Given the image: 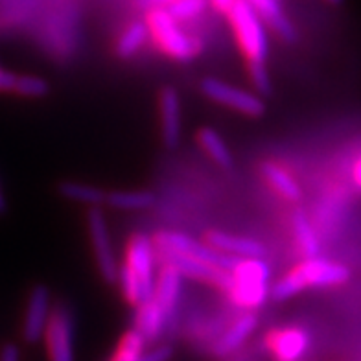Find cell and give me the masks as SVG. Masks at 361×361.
I'll return each instance as SVG.
<instances>
[{
	"mask_svg": "<svg viewBox=\"0 0 361 361\" xmlns=\"http://www.w3.org/2000/svg\"><path fill=\"white\" fill-rule=\"evenodd\" d=\"M4 207H6L4 195H2V192H0V210H4Z\"/></svg>",
	"mask_w": 361,
	"mask_h": 361,
	"instance_id": "cell-35",
	"label": "cell"
},
{
	"mask_svg": "<svg viewBox=\"0 0 361 361\" xmlns=\"http://www.w3.org/2000/svg\"><path fill=\"white\" fill-rule=\"evenodd\" d=\"M183 279L176 267L162 264V269L159 271L157 281H155V291H153V299L157 300L161 308L168 315L173 314L180 299V290H183Z\"/></svg>",
	"mask_w": 361,
	"mask_h": 361,
	"instance_id": "cell-15",
	"label": "cell"
},
{
	"mask_svg": "<svg viewBox=\"0 0 361 361\" xmlns=\"http://www.w3.org/2000/svg\"><path fill=\"white\" fill-rule=\"evenodd\" d=\"M13 92L24 98H44L50 92V85L44 78L26 74V76H17Z\"/></svg>",
	"mask_w": 361,
	"mask_h": 361,
	"instance_id": "cell-27",
	"label": "cell"
},
{
	"mask_svg": "<svg viewBox=\"0 0 361 361\" xmlns=\"http://www.w3.org/2000/svg\"><path fill=\"white\" fill-rule=\"evenodd\" d=\"M267 347L279 361H299L310 347V336L302 328H284L271 332Z\"/></svg>",
	"mask_w": 361,
	"mask_h": 361,
	"instance_id": "cell-13",
	"label": "cell"
},
{
	"mask_svg": "<svg viewBox=\"0 0 361 361\" xmlns=\"http://www.w3.org/2000/svg\"><path fill=\"white\" fill-rule=\"evenodd\" d=\"M87 231H89L90 247L94 255L96 267L105 282H116L118 275V260L114 255L113 240H111L109 225L100 207H90L87 212Z\"/></svg>",
	"mask_w": 361,
	"mask_h": 361,
	"instance_id": "cell-6",
	"label": "cell"
},
{
	"mask_svg": "<svg viewBox=\"0 0 361 361\" xmlns=\"http://www.w3.org/2000/svg\"><path fill=\"white\" fill-rule=\"evenodd\" d=\"M234 2H236V0H209V6L214 11H218V13L227 15L228 10L234 6Z\"/></svg>",
	"mask_w": 361,
	"mask_h": 361,
	"instance_id": "cell-32",
	"label": "cell"
},
{
	"mask_svg": "<svg viewBox=\"0 0 361 361\" xmlns=\"http://www.w3.org/2000/svg\"><path fill=\"white\" fill-rule=\"evenodd\" d=\"M291 227H293L295 242L299 245L300 252L305 258H315L321 255V243L315 234L314 225L310 224L308 216L302 210H297L291 218Z\"/></svg>",
	"mask_w": 361,
	"mask_h": 361,
	"instance_id": "cell-20",
	"label": "cell"
},
{
	"mask_svg": "<svg viewBox=\"0 0 361 361\" xmlns=\"http://www.w3.org/2000/svg\"><path fill=\"white\" fill-rule=\"evenodd\" d=\"M155 260L157 249L152 236L137 233L129 238L124 264H120L116 275V282L129 305L138 306L153 297L157 281Z\"/></svg>",
	"mask_w": 361,
	"mask_h": 361,
	"instance_id": "cell-1",
	"label": "cell"
},
{
	"mask_svg": "<svg viewBox=\"0 0 361 361\" xmlns=\"http://www.w3.org/2000/svg\"><path fill=\"white\" fill-rule=\"evenodd\" d=\"M204 243H209L210 247L216 251L236 258H249V257H264L266 247L260 242L252 238L236 236L224 231H209L204 234Z\"/></svg>",
	"mask_w": 361,
	"mask_h": 361,
	"instance_id": "cell-14",
	"label": "cell"
},
{
	"mask_svg": "<svg viewBox=\"0 0 361 361\" xmlns=\"http://www.w3.org/2000/svg\"><path fill=\"white\" fill-rule=\"evenodd\" d=\"M170 315L161 308L157 300L149 299L142 305L137 306V315H135V330L142 334L146 341H155L162 334L166 321Z\"/></svg>",
	"mask_w": 361,
	"mask_h": 361,
	"instance_id": "cell-18",
	"label": "cell"
},
{
	"mask_svg": "<svg viewBox=\"0 0 361 361\" xmlns=\"http://www.w3.org/2000/svg\"><path fill=\"white\" fill-rule=\"evenodd\" d=\"M153 242H155V247H164L170 249V251L183 252L186 257L197 258L201 262H207L210 266H216L219 269L228 271L234 266V262L238 260L236 257H228L224 252L216 251L209 245V243L200 242L195 238L188 236V234L183 233H173V231H162L153 236Z\"/></svg>",
	"mask_w": 361,
	"mask_h": 361,
	"instance_id": "cell-8",
	"label": "cell"
},
{
	"mask_svg": "<svg viewBox=\"0 0 361 361\" xmlns=\"http://www.w3.org/2000/svg\"><path fill=\"white\" fill-rule=\"evenodd\" d=\"M350 279V271L338 262L324 260L321 257L306 258L299 266L284 275L275 286H271L269 297L273 300H288L302 293L308 288H334Z\"/></svg>",
	"mask_w": 361,
	"mask_h": 361,
	"instance_id": "cell-2",
	"label": "cell"
},
{
	"mask_svg": "<svg viewBox=\"0 0 361 361\" xmlns=\"http://www.w3.org/2000/svg\"><path fill=\"white\" fill-rule=\"evenodd\" d=\"M146 339L138 330H129L118 345V350L114 354L113 361H138L140 354L144 352Z\"/></svg>",
	"mask_w": 361,
	"mask_h": 361,
	"instance_id": "cell-26",
	"label": "cell"
},
{
	"mask_svg": "<svg viewBox=\"0 0 361 361\" xmlns=\"http://www.w3.org/2000/svg\"><path fill=\"white\" fill-rule=\"evenodd\" d=\"M352 176H354V180H356V185L361 188V159L356 162V166H354V171H352Z\"/></svg>",
	"mask_w": 361,
	"mask_h": 361,
	"instance_id": "cell-33",
	"label": "cell"
},
{
	"mask_svg": "<svg viewBox=\"0 0 361 361\" xmlns=\"http://www.w3.org/2000/svg\"><path fill=\"white\" fill-rule=\"evenodd\" d=\"M52 295L44 286H37L32 290L28 297V305L24 312L23 323V338L24 341L34 345L43 339L44 328L48 324V319L52 314Z\"/></svg>",
	"mask_w": 361,
	"mask_h": 361,
	"instance_id": "cell-11",
	"label": "cell"
},
{
	"mask_svg": "<svg viewBox=\"0 0 361 361\" xmlns=\"http://www.w3.org/2000/svg\"><path fill=\"white\" fill-rule=\"evenodd\" d=\"M15 81H17V74L0 68V92H10V90L13 92Z\"/></svg>",
	"mask_w": 361,
	"mask_h": 361,
	"instance_id": "cell-30",
	"label": "cell"
},
{
	"mask_svg": "<svg viewBox=\"0 0 361 361\" xmlns=\"http://www.w3.org/2000/svg\"><path fill=\"white\" fill-rule=\"evenodd\" d=\"M197 144L201 146L207 155H209L212 161L218 164L219 168H231L233 166V155H231V149L225 144L224 137L219 133H216L214 129L203 128L197 133Z\"/></svg>",
	"mask_w": 361,
	"mask_h": 361,
	"instance_id": "cell-22",
	"label": "cell"
},
{
	"mask_svg": "<svg viewBox=\"0 0 361 361\" xmlns=\"http://www.w3.org/2000/svg\"><path fill=\"white\" fill-rule=\"evenodd\" d=\"M105 203L118 210H146L155 204V195L147 190H129V192H111L105 194Z\"/></svg>",
	"mask_w": 361,
	"mask_h": 361,
	"instance_id": "cell-24",
	"label": "cell"
},
{
	"mask_svg": "<svg viewBox=\"0 0 361 361\" xmlns=\"http://www.w3.org/2000/svg\"><path fill=\"white\" fill-rule=\"evenodd\" d=\"M59 194L68 201L87 204V207H100L105 203V192L98 186L78 183V180H65L59 185Z\"/></svg>",
	"mask_w": 361,
	"mask_h": 361,
	"instance_id": "cell-23",
	"label": "cell"
},
{
	"mask_svg": "<svg viewBox=\"0 0 361 361\" xmlns=\"http://www.w3.org/2000/svg\"><path fill=\"white\" fill-rule=\"evenodd\" d=\"M155 249H157V258H161L162 264L176 267L183 276H188V279H194V281L200 282H207V284L210 286H216V288L221 291L228 290V286H231V275H228V271L219 269V267L216 266H210V264L197 260V258L186 257L183 252L170 251V249L164 247Z\"/></svg>",
	"mask_w": 361,
	"mask_h": 361,
	"instance_id": "cell-10",
	"label": "cell"
},
{
	"mask_svg": "<svg viewBox=\"0 0 361 361\" xmlns=\"http://www.w3.org/2000/svg\"><path fill=\"white\" fill-rule=\"evenodd\" d=\"M171 357V348L170 347H157L152 350L142 352L138 361H168Z\"/></svg>",
	"mask_w": 361,
	"mask_h": 361,
	"instance_id": "cell-29",
	"label": "cell"
},
{
	"mask_svg": "<svg viewBox=\"0 0 361 361\" xmlns=\"http://www.w3.org/2000/svg\"><path fill=\"white\" fill-rule=\"evenodd\" d=\"M48 361H74V321L65 306L52 308L44 328Z\"/></svg>",
	"mask_w": 361,
	"mask_h": 361,
	"instance_id": "cell-9",
	"label": "cell"
},
{
	"mask_svg": "<svg viewBox=\"0 0 361 361\" xmlns=\"http://www.w3.org/2000/svg\"><path fill=\"white\" fill-rule=\"evenodd\" d=\"M149 41L146 20H133L128 28L120 34L118 41L114 44V52L120 59H129L137 56V52Z\"/></svg>",
	"mask_w": 361,
	"mask_h": 361,
	"instance_id": "cell-21",
	"label": "cell"
},
{
	"mask_svg": "<svg viewBox=\"0 0 361 361\" xmlns=\"http://www.w3.org/2000/svg\"><path fill=\"white\" fill-rule=\"evenodd\" d=\"M260 171L267 185H269L276 194L281 195V197H284L286 201L295 203V201L300 200L302 192H300L299 183H297L290 171L286 170V168H282L281 164H275V162L269 161L262 162Z\"/></svg>",
	"mask_w": 361,
	"mask_h": 361,
	"instance_id": "cell-19",
	"label": "cell"
},
{
	"mask_svg": "<svg viewBox=\"0 0 361 361\" xmlns=\"http://www.w3.org/2000/svg\"><path fill=\"white\" fill-rule=\"evenodd\" d=\"M326 2H330V4H339L341 0H326Z\"/></svg>",
	"mask_w": 361,
	"mask_h": 361,
	"instance_id": "cell-36",
	"label": "cell"
},
{
	"mask_svg": "<svg viewBox=\"0 0 361 361\" xmlns=\"http://www.w3.org/2000/svg\"><path fill=\"white\" fill-rule=\"evenodd\" d=\"M249 6L257 11L258 17L264 20L267 28L273 30L279 37L284 41H295L297 32H295L293 24L284 15L281 0H247Z\"/></svg>",
	"mask_w": 361,
	"mask_h": 361,
	"instance_id": "cell-16",
	"label": "cell"
},
{
	"mask_svg": "<svg viewBox=\"0 0 361 361\" xmlns=\"http://www.w3.org/2000/svg\"><path fill=\"white\" fill-rule=\"evenodd\" d=\"M159 114H161V137L168 149L179 146L183 120H180V98L173 87H164L159 94Z\"/></svg>",
	"mask_w": 361,
	"mask_h": 361,
	"instance_id": "cell-12",
	"label": "cell"
},
{
	"mask_svg": "<svg viewBox=\"0 0 361 361\" xmlns=\"http://www.w3.org/2000/svg\"><path fill=\"white\" fill-rule=\"evenodd\" d=\"M201 92L209 100L228 107V109L236 111L240 114L251 116V118H258L266 111V104L257 92L234 87L227 81L218 80V78H204L201 81Z\"/></svg>",
	"mask_w": 361,
	"mask_h": 361,
	"instance_id": "cell-7",
	"label": "cell"
},
{
	"mask_svg": "<svg viewBox=\"0 0 361 361\" xmlns=\"http://www.w3.org/2000/svg\"><path fill=\"white\" fill-rule=\"evenodd\" d=\"M147 34L164 56L176 61H190L200 54V43L180 28V23L168 13L164 6H153L146 15Z\"/></svg>",
	"mask_w": 361,
	"mask_h": 361,
	"instance_id": "cell-4",
	"label": "cell"
},
{
	"mask_svg": "<svg viewBox=\"0 0 361 361\" xmlns=\"http://www.w3.org/2000/svg\"><path fill=\"white\" fill-rule=\"evenodd\" d=\"M207 6H209V0H171L164 8L173 19L186 23V20L197 19L207 10Z\"/></svg>",
	"mask_w": 361,
	"mask_h": 361,
	"instance_id": "cell-25",
	"label": "cell"
},
{
	"mask_svg": "<svg viewBox=\"0 0 361 361\" xmlns=\"http://www.w3.org/2000/svg\"><path fill=\"white\" fill-rule=\"evenodd\" d=\"M258 319L255 314H245L242 317H238L231 326L227 328V332L214 343L212 352L216 356L224 357L228 356L231 352L236 350L238 347H242L243 343L251 338V334L257 330Z\"/></svg>",
	"mask_w": 361,
	"mask_h": 361,
	"instance_id": "cell-17",
	"label": "cell"
},
{
	"mask_svg": "<svg viewBox=\"0 0 361 361\" xmlns=\"http://www.w3.org/2000/svg\"><path fill=\"white\" fill-rule=\"evenodd\" d=\"M231 286L225 293L234 305L245 310H257L264 306L269 297L271 267L264 257L238 258L228 269Z\"/></svg>",
	"mask_w": 361,
	"mask_h": 361,
	"instance_id": "cell-3",
	"label": "cell"
},
{
	"mask_svg": "<svg viewBox=\"0 0 361 361\" xmlns=\"http://www.w3.org/2000/svg\"><path fill=\"white\" fill-rule=\"evenodd\" d=\"M0 361H20V350L17 345H4L0 350Z\"/></svg>",
	"mask_w": 361,
	"mask_h": 361,
	"instance_id": "cell-31",
	"label": "cell"
},
{
	"mask_svg": "<svg viewBox=\"0 0 361 361\" xmlns=\"http://www.w3.org/2000/svg\"><path fill=\"white\" fill-rule=\"evenodd\" d=\"M247 74L249 80H251L252 87L257 90L258 96H269L273 92V83H271L269 72L266 68V63H247Z\"/></svg>",
	"mask_w": 361,
	"mask_h": 361,
	"instance_id": "cell-28",
	"label": "cell"
},
{
	"mask_svg": "<svg viewBox=\"0 0 361 361\" xmlns=\"http://www.w3.org/2000/svg\"><path fill=\"white\" fill-rule=\"evenodd\" d=\"M233 28L236 43L247 63H266L269 54V37L267 26L258 13L249 6L247 0H236L225 15Z\"/></svg>",
	"mask_w": 361,
	"mask_h": 361,
	"instance_id": "cell-5",
	"label": "cell"
},
{
	"mask_svg": "<svg viewBox=\"0 0 361 361\" xmlns=\"http://www.w3.org/2000/svg\"><path fill=\"white\" fill-rule=\"evenodd\" d=\"M149 2H152L153 6H166V4H170L171 0H149Z\"/></svg>",
	"mask_w": 361,
	"mask_h": 361,
	"instance_id": "cell-34",
	"label": "cell"
}]
</instances>
